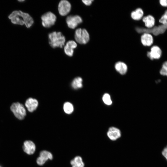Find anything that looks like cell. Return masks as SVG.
<instances>
[{"label": "cell", "mask_w": 167, "mask_h": 167, "mask_svg": "<svg viewBox=\"0 0 167 167\" xmlns=\"http://www.w3.org/2000/svg\"><path fill=\"white\" fill-rule=\"evenodd\" d=\"M36 145L32 141L26 140L24 143L23 149L24 151L28 155H32L35 152Z\"/></svg>", "instance_id": "cell-13"}, {"label": "cell", "mask_w": 167, "mask_h": 167, "mask_svg": "<svg viewBox=\"0 0 167 167\" xmlns=\"http://www.w3.org/2000/svg\"><path fill=\"white\" fill-rule=\"evenodd\" d=\"M71 9V5L67 0H62L59 2L58 6V10L59 14L62 16L67 15Z\"/></svg>", "instance_id": "cell-8"}, {"label": "cell", "mask_w": 167, "mask_h": 167, "mask_svg": "<svg viewBox=\"0 0 167 167\" xmlns=\"http://www.w3.org/2000/svg\"><path fill=\"white\" fill-rule=\"evenodd\" d=\"M106 134L108 138L112 141H116L121 136V132L120 130L114 126L110 127Z\"/></svg>", "instance_id": "cell-10"}, {"label": "cell", "mask_w": 167, "mask_h": 167, "mask_svg": "<svg viewBox=\"0 0 167 167\" xmlns=\"http://www.w3.org/2000/svg\"><path fill=\"white\" fill-rule=\"evenodd\" d=\"M93 1V0H82L83 2L86 6L90 5L92 2Z\"/></svg>", "instance_id": "cell-25"}, {"label": "cell", "mask_w": 167, "mask_h": 167, "mask_svg": "<svg viewBox=\"0 0 167 167\" xmlns=\"http://www.w3.org/2000/svg\"><path fill=\"white\" fill-rule=\"evenodd\" d=\"M42 26L46 28H49L54 25L56 20L55 15L52 12H47L41 16Z\"/></svg>", "instance_id": "cell-5"}, {"label": "cell", "mask_w": 167, "mask_h": 167, "mask_svg": "<svg viewBox=\"0 0 167 167\" xmlns=\"http://www.w3.org/2000/svg\"><path fill=\"white\" fill-rule=\"evenodd\" d=\"M159 2L162 6L167 8V0H159Z\"/></svg>", "instance_id": "cell-24"}, {"label": "cell", "mask_w": 167, "mask_h": 167, "mask_svg": "<svg viewBox=\"0 0 167 167\" xmlns=\"http://www.w3.org/2000/svg\"><path fill=\"white\" fill-rule=\"evenodd\" d=\"M48 38L49 44L53 48H62L64 45L65 38L61 32H53L50 33L48 35Z\"/></svg>", "instance_id": "cell-2"}, {"label": "cell", "mask_w": 167, "mask_h": 167, "mask_svg": "<svg viewBox=\"0 0 167 167\" xmlns=\"http://www.w3.org/2000/svg\"><path fill=\"white\" fill-rule=\"evenodd\" d=\"M102 100L104 103L107 105H110L112 104L110 95L107 93L105 94L102 97Z\"/></svg>", "instance_id": "cell-22"}, {"label": "cell", "mask_w": 167, "mask_h": 167, "mask_svg": "<svg viewBox=\"0 0 167 167\" xmlns=\"http://www.w3.org/2000/svg\"><path fill=\"white\" fill-rule=\"evenodd\" d=\"M144 12L141 8H138L131 12V17L135 20H139L143 17Z\"/></svg>", "instance_id": "cell-18"}, {"label": "cell", "mask_w": 167, "mask_h": 167, "mask_svg": "<svg viewBox=\"0 0 167 167\" xmlns=\"http://www.w3.org/2000/svg\"><path fill=\"white\" fill-rule=\"evenodd\" d=\"M53 156L51 153L46 150L41 151L39 154V156L37 158L36 162L39 165H43L48 160H52Z\"/></svg>", "instance_id": "cell-9"}, {"label": "cell", "mask_w": 167, "mask_h": 167, "mask_svg": "<svg viewBox=\"0 0 167 167\" xmlns=\"http://www.w3.org/2000/svg\"><path fill=\"white\" fill-rule=\"evenodd\" d=\"M72 167H84V163L82 158L80 156H76L70 161Z\"/></svg>", "instance_id": "cell-17"}, {"label": "cell", "mask_w": 167, "mask_h": 167, "mask_svg": "<svg viewBox=\"0 0 167 167\" xmlns=\"http://www.w3.org/2000/svg\"><path fill=\"white\" fill-rule=\"evenodd\" d=\"M63 109L64 112L67 114L71 113L74 111L73 106L69 102H66L64 104Z\"/></svg>", "instance_id": "cell-20"}, {"label": "cell", "mask_w": 167, "mask_h": 167, "mask_svg": "<svg viewBox=\"0 0 167 167\" xmlns=\"http://www.w3.org/2000/svg\"><path fill=\"white\" fill-rule=\"evenodd\" d=\"M115 68L117 71L121 75H124L127 72V67L124 62H118L115 65Z\"/></svg>", "instance_id": "cell-16"}, {"label": "cell", "mask_w": 167, "mask_h": 167, "mask_svg": "<svg viewBox=\"0 0 167 167\" xmlns=\"http://www.w3.org/2000/svg\"><path fill=\"white\" fill-rule=\"evenodd\" d=\"M141 41L142 44L145 46L149 47L153 44L154 39L152 34L144 33L141 37Z\"/></svg>", "instance_id": "cell-11"}, {"label": "cell", "mask_w": 167, "mask_h": 167, "mask_svg": "<svg viewBox=\"0 0 167 167\" xmlns=\"http://www.w3.org/2000/svg\"><path fill=\"white\" fill-rule=\"evenodd\" d=\"M38 102L37 100L32 98L28 99L25 103V105L28 110L32 112L37 107Z\"/></svg>", "instance_id": "cell-14"}, {"label": "cell", "mask_w": 167, "mask_h": 167, "mask_svg": "<svg viewBox=\"0 0 167 167\" xmlns=\"http://www.w3.org/2000/svg\"><path fill=\"white\" fill-rule=\"evenodd\" d=\"M162 53V50L159 47L153 45L151 48L150 51H147V56L151 60H158L161 58Z\"/></svg>", "instance_id": "cell-6"}, {"label": "cell", "mask_w": 167, "mask_h": 167, "mask_svg": "<svg viewBox=\"0 0 167 167\" xmlns=\"http://www.w3.org/2000/svg\"><path fill=\"white\" fill-rule=\"evenodd\" d=\"M82 82L83 80L81 78L79 77H76L72 82V87L76 89L81 88L83 86Z\"/></svg>", "instance_id": "cell-19"}, {"label": "cell", "mask_w": 167, "mask_h": 167, "mask_svg": "<svg viewBox=\"0 0 167 167\" xmlns=\"http://www.w3.org/2000/svg\"><path fill=\"white\" fill-rule=\"evenodd\" d=\"M159 22L164 26H167V9L158 20Z\"/></svg>", "instance_id": "cell-23"}, {"label": "cell", "mask_w": 167, "mask_h": 167, "mask_svg": "<svg viewBox=\"0 0 167 167\" xmlns=\"http://www.w3.org/2000/svg\"><path fill=\"white\" fill-rule=\"evenodd\" d=\"M82 18L78 15H69L66 19L68 27L72 29H75L78 25L82 22Z\"/></svg>", "instance_id": "cell-7"}, {"label": "cell", "mask_w": 167, "mask_h": 167, "mask_svg": "<svg viewBox=\"0 0 167 167\" xmlns=\"http://www.w3.org/2000/svg\"><path fill=\"white\" fill-rule=\"evenodd\" d=\"M0 167H2L1 166H0Z\"/></svg>", "instance_id": "cell-28"}, {"label": "cell", "mask_w": 167, "mask_h": 167, "mask_svg": "<svg viewBox=\"0 0 167 167\" xmlns=\"http://www.w3.org/2000/svg\"><path fill=\"white\" fill-rule=\"evenodd\" d=\"M11 110L15 116L18 119L21 120L25 116L26 110L23 105L19 102L14 103L11 106Z\"/></svg>", "instance_id": "cell-4"}, {"label": "cell", "mask_w": 167, "mask_h": 167, "mask_svg": "<svg viewBox=\"0 0 167 167\" xmlns=\"http://www.w3.org/2000/svg\"><path fill=\"white\" fill-rule=\"evenodd\" d=\"M77 44L74 41L71 40L67 42L64 47V51L68 56L72 57L74 53V49L76 48Z\"/></svg>", "instance_id": "cell-12"}, {"label": "cell", "mask_w": 167, "mask_h": 167, "mask_svg": "<svg viewBox=\"0 0 167 167\" xmlns=\"http://www.w3.org/2000/svg\"><path fill=\"white\" fill-rule=\"evenodd\" d=\"M24 0H18L19 1V2H23L24 1Z\"/></svg>", "instance_id": "cell-27"}, {"label": "cell", "mask_w": 167, "mask_h": 167, "mask_svg": "<svg viewBox=\"0 0 167 167\" xmlns=\"http://www.w3.org/2000/svg\"><path fill=\"white\" fill-rule=\"evenodd\" d=\"M8 18L12 23L21 25L25 24L27 28L31 27L34 23L33 19L28 14L20 11H14Z\"/></svg>", "instance_id": "cell-1"}, {"label": "cell", "mask_w": 167, "mask_h": 167, "mask_svg": "<svg viewBox=\"0 0 167 167\" xmlns=\"http://www.w3.org/2000/svg\"><path fill=\"white\" fill-rule=\"evenodd\" d=\"M142 21L144 23L145 26L147 28H152L155 25V19L152 15H148L143 17Z\"/></svg>", "instance_id": "cell-15"}, {"label": "cell", "mask_w": 167, "mask_h": 167, "mask_svg": "<svg viewBox=\"0 0 167 167\" xmlns=\"http://www.w3.org/2000/svg\"><path fill=\"white\" fill-rule=\"evenodd\" d=\"M74 37L76 41L80 44H85L89 41V33L85 29L79 28L75 31Z\"/></svg>", "instance_id": "cell-3"}, {"label": "cell", "mask_w": 167, "mask_h": 167, "mask_svg": "<svg viewBox=\"0 0 167 167\" xmlns=\"http://www.w3.org/2000/svg\"><path fill=\"white\" fill-rule=\"evenodd\" d=\"M159 73L163 76L167 77V61L162 63L159 70Z\"/></svg>", "instance_id": "cell-21"}, {"label": "cell", "mask_w": 167, "mask_h": 167, "mask_svg": "<svg viewBox=\"0 0 167 167\" xmlns=\"http://www.w3.org/2000/svg\"><path fill=\"white\" fill-rule=\"evenodd\" d=\"M162 154L167 160V146L163 150Z\"/></svg>", "instance_id": "cell-26"}]
</instances>
